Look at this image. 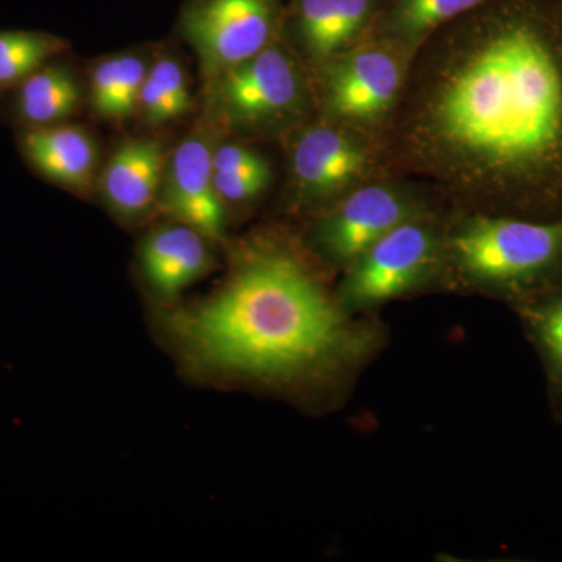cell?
<instances>
[{
    "label": "cell",
    "mask_w": 562,
    "mask_h": 562,
    "mask_svg": "<svg viewBox=\"0 0 562 562\" xmlns=\"http://www.w3.org/2000/svg\"><path fill=\"white\" fill-rule=\"evenodd\" d=\"M66 47L68 43L52 33L0 31V98L57 58Z\"/></svg>",
    "instance_id": "obj_18"
},
{
    "label": "cell",
    "mask_w": 562,
    "mask_h": 562,
    "mask_svg": "<svg viewBox=\"0 0 562 562\" xmlns=\"http://www.w3.org/2000/svg\"><path fill=\"white\" fill-rule=\"evenodd\" d=\"M214 173H238L269 169L258 151L241 144H221L213 150Z\"/></svg>",
    "instance_id": "obj_21"
},
{
    "label": "cell",
    "mask_w": 562,
    "mask_h": 562,
    "mask_svg": "<svg viewBox=\"0 0 562 562\" xmlns=\"http://www.w3.org/2000/svg\"><path fill=\"white\" fill-rule=\"evenodd\" d=\"M428 41L398 122L406 165L479 199L560 155L562 65L541 33L476 16Z\"/></svg>",
    "instance_id": "obj_1"
},
{
    "label": "cell",
    "mask_w": 562,
    "mask_h": 562,
    "mask_svg": "<svg viewBox=\"0 0 562 562\" xmlns=\"http://www.w3.org/2000/svg\"><path fill=\"white\" fill-rule=\"evenodd\" d=\"M486 0H398L392 25L406 41H420Z\"/></svg>",
    "instance_id": "obj_19"
},
{
    "label": "cell",
    "mask_w": 562,
    "mask_h": 562,
    "mask_svg": "<svg viewBox=\"0 0 562 562\" xmlns=\"http://www.w3.org/2000/svg\"><path fill=\"white\" fill-rule=\"evenodd\" d=\"M172 330L192 357L222 371L288 375L327 360L346 339L341 316L308 272L284 255L244 266Z\"/></svg>",
    "instance_id": "obj_2"
},
{
    "label": "cell",
    "mask_w": 562,
    "mask_h": 562,
    "mask_svg": "<svg viewBox=\"0 0 562 562\" xmlns=\"http://www.w3.org/2000/svg\"><path fill=\"white\" fill-rule=\"evenodd\" d=\"M431 233L406 221L358 258L347 280L346 295L358 305L390 301L412 290L431 266Z\"/></svg>",
    "instance_id": "obj_6"
},
{
    "label": "cell",
    "mask_w": 562,
    "mask_h": 562,
    "mask_svg": "<svg viewBox=\"0 0 562 562\" xmlns=\"http://www.w3.org/2000/svg\"><path fill=\"white\" fill-rule=\"evenodd\" d=\"M280 9L281 0H184L179 31L211 81L271 46Z\"/></svg>",
    "instance_id": "obj_3"
},
{
    "label": "cell",
    "mask_w": 562,
    "mask_h": 562,
    "mask_svg": "<svg viewBox=\"0 0 562 562\" xmlns=\"http://www.w3.org/2000/svg\"><path fill=\"white\" fill-rule=\"evenodd\" d=\"M271 180V169L238 173H214V184L224 202H244L260 194Z\"/></svg>",
    "instance_id": "obj_20"
},
{
    "label": "cell",
    "mask_w": 562,
    "mask_h": 562,
    "mask_svg": "<svg viewBox=\"0 0 562 562\" xmlns=\"http://www.w3.org/2000/svg\"><path fill=\"white\" fill-rule=\"evenodd\" d=\"M406 221L408 206L401 195L379 184L364 187L331 214L324 227V243L338 260L357 261Z\"/></svg>",
    "instance_id": "obj_9"
},
{
    "label": "cell",
    "mask_w": 562,
    "mask_h": 562,
    "mask_svg": "<svg viewBox=\"0 0 562 562\" xmlns=\"http://www.w3.org/2000/svg\"><path fill=\"white\" fill-rule=\"evenodd\" d=\"M206 239L181 222L151 233L140 250V262L151 288L165 297H176L201 279L210 266Z\"/></svg>",
    "instance_id": "obj_14"
},
{
    "label": "cell",
    "mask_w": 562,
    "mask_h": 562,
    "mask_svg": "<svg viewBox=\"0 0 562 562\" xmlns=\"http://www.w3.org/2000/svg\"><path fill=\"white\" fill-rule=\"evenodd\" d=\"M302 92L301 74L290 55L268 46L210 81V105L228 124L250 127L294 113Z\"/></svg>",
    "instance_id": "obj_5"
},
{
    "label": "cell",
    "mask_w": 562,
    "mask_h": 562,
    "mask_svg": "<svg viewBox=\"0 0 562 562\" xmlns=\"http://www.w3.org/2000/svg\"><path fill=\"white\" fill-rule=\"evenodd\" d=\"M16 143L22 160L41 179L76 191L94 179L98 147L83 128L63 124L20 128Z\"/></svg>",
    "instance_id": "obj_10"
},
{
    "label": "cell",
    "mask_w": 562,
    "mask_h": 562,
    "mask_svg": "<svg viewBox=\"0 0 562 562\" xmlns=\"http://www.w3.org/2000/svg\"><path fill=\"white\" fill-rule=\"evenodd\" d=\"M165 166V150L155 140L132 139L122 144L102 173L106 202L122 216H139L157 199Z\"/></svg>",
    "instance_id": "obj_13"
},
{
    "label": "cell",
    "mask_w": 562,
    "mask_h": 562,
    "mask_svg": "<svg viewBox=\"0 0 562 562\" xmlns=\"http://www.w3.org/2000/svg\"><path fill=\"white\" fill-rule=\"evenodd\" d=\"M368 166V157L357 140L328 125L303 133L292 150V173L302 191L330 194L357 179Z\"/></svg>",
    "instance_id": "obj_11"
},
{
    "label": "cell",
    "mask_w": 562,
    "mask_h": 562,
    "mask_svg": "<svg viewBox=\"0 0 562 562\" xmlns=\"http://www.w3.org/2000/svg\"><path fill=\"white\" fill-rule=\"evenodd\" d=\"M192 105L190 83L179 60L161 57L151 63L140 91L139 111L147 124L180 120Z\"/></svg>",
    "instance_id": "obj_17"
},
{
    "label": "cell",
    "mask_w": 562,
    "mask_h": 562,
    "mask_svg": "<svg viewBox=\"0 0 562 562\" xmlns=\"http://www.w3.org/2000/svg\"><path fill=\"white\" fill-rule=\"evenodd\" d=\"M401 63L383 49H364L335 63L328 74V105L346 120H379L397 101Z\"/></svg>",
    "instance_id": "obj_8"
},
{
    "label": "cell",
    "mask_w": 562,
    "mask_h": 562,
    "mask_svg": "<svg viewBox=\"0 0 562 562\" xmlns=\"http://www.w3.org/2000/svg\"><path fill=\"white\" fill-rule=\"evenodd\" d=\"M369 11L371 0H297L295 18L306 49L328 57L361 31Z\"/></svg>",
    "instance_id": "obj_15"
},
{
    "label": "cell",
    "mask_w": 562,
    "mask_h": 562,
    "mask_svg": "<svg viewBox=\"0 0 562 562\" xmlns=\"http://www.w3.org/2000/svg\"><path fill=\"white\" fill-rule=\"evenodd\" d=\"M165 205L181 224L220 239L225 206L214 184L213 149L202 135L181 140L165 173Z\"/></svg>",
    "instance_id": "obj_7"
},
{
    "label": "cell",
    "mask_w": 562,
    "mask_h": 562,
    "mask_svg": "<svg viewBox=\"0 0 562 562\" xmlns=\"http://www.w3.org/2000/svg\"><path fill=\"white\" fill-rule=\"evenodd\" d=\"M3 114L20 128L63 124L81 105V88L74 70L50 60L5 95Z\"/></svg>",
    "instance_id": "obj_12"
},
{
    "label": "cell",
    "mask_w": 562,
    "mask_h": 562,
    "mask_svg": "<svg viewBox=\"0 0 562 562\" xmlns=\"http://www.w3.org/2000/svg\"><path fill=\"white\" fill-rule=\"evenodd\" d=\"M149 66L138 55H116L94 66L91 103L106 121L128 120L139 109L140 91Z\"/></svg>",
    "instance_id": "obj_16"
},
{
    "label": "cell",
    "mask_w": 562,
    "mask_h": 562,
    "mask_svg": "<svg viewBox=\"0 0 562 562\" xmlns=\"http://www.w3.org/2000/svg\"><path fill=\"white\" fill-rule=\"evenodd\" d=\"M562 246V224L476 217L453 238L465 271L486 281H513L541 271Z\"/></svg>",
    "instance_id": "obj_4"
},
{
    "label": "cell",
    "mask_w": 562,
    "mask_h": 562,
    "mask_svg": "<svg viewBox=\"0 0 562 562\" xmlns=\"http://www.w3.org/2000/svg\"><path fill=\"white\" fill-rule=\"evenodd\" d=\"M542 336L562 368V302L554 305L543 317Z\"/></svg>",
    "instance_id": "obj_22"
}]
</instances>
